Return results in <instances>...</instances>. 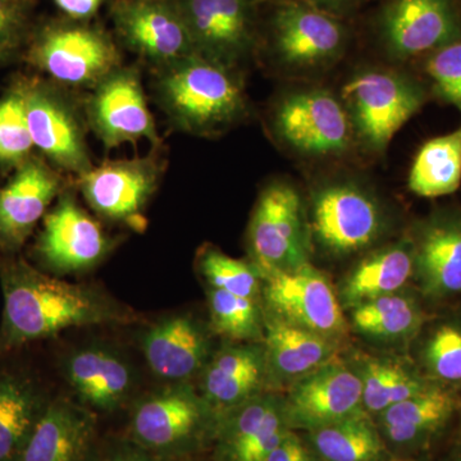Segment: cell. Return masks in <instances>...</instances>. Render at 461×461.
Returning <instances> with one entry per match:
<instances>
[{
  "instance_id": "6da1fadb",
  "label": "cell",
  "mask_w": 461,
  "mask_h": 461,
  "mask_svg": "<svg viewBox=\"0 0 461 461\" xmlns=\"http://www.w3.org/2000/svg\"><path fill=\"white\" fill-rule=\"evenodd\" d=\"M0 284L5 296L0 355L67 330L136 321L131 309L99 288L51 277L17 258L0 259Z\"/></svg>"
},
{
  "instance_id": "7a4b0ae2",
  "label": "cell",
  "mask_w": 461,
  "mask_h": 461,
  "mask_svg": "<svg viewBox=\"0 0 461 461\" xmlns=\"http://www.w3.org/2000/svg\"><path fill=\"white\" fill-rule=\"evenodd\" d=\"M157 91L172 122L195 135L221 131L245 112L244 93L229 67L198 53L160 68Z\"/></svg>"
},
{
  "instance_id": "3957f363",
  "label": "cell",
  "mask_w": 461,
  "mask_h": 461,
  "mask_svg": "<svg viewBox=\"0 0 461 461\" xmlns=\"http://www.w3.org/2000/svg\"><path fill=\"white\" fill-rule=\"evenodd\" d=\"M218 420L191 382L167 384L133 403L129 438L160 460H187L213 441Z\"/></svg>"
},
{
  "instance_id": "277c9868",
  "label": "cell",
  "mask_w": 461,
  "mask_h": 461,
  "mask_svg": "<svg viewBox=\"0 0 461 461\" xmlns=\"http://www.w3.org/2000/svg\"><path fill=\"white\" fill-rule=\"evenodd\" d=\"M353 131L369 149L382 151L397 131L420 111L423 91L393 72L357 74L342 89Z\"/></svg>"
},
{
  "instance_id": "5b68a950",
  "label": "cell",
  "mask_w": 461,
  "mask_h": 461,
  "mask_svg": "<svg viewBox=\"0 0 461 461\" xmlns=\"http://www.w3.org/2000/svg\"><path fill=\"white\" fill-rule=\"evenodd\" d=\"M248 244L250 262L260 275L309 263L304 211L294 187L276 182L260 194L249 224Z\"/></svg>"
},
{
  "instance_id": "8992f818",
  "label": "cell",
  "mask_w": 461,
  "mask_h": 461,
  "mask_svg": "<svg viewBox=\"0 0 461 461\" xmlns=\"http://www.w3.org/2000/svg\"><path fill=\"white\" fill-rule=\"evenodd\" d=\"M266 313L339 339L348 332L344 308L326 275L306 263L290 271L262 275Z\"/></svg>"
},
{
  "instance_id": "52a82bcc",
  "label": "cell",
  "mask_w": 461,
  "mask_h": 461,
  "mask_svg": "<svg viewBox=\"0 0 461 461\" xmlns=\"http://www.w3.org/2000/svg\"><path fill=\"white\" fill-rule=\"evenodd\" d=\"M111 238L71 193H62L48 212L35 245V257L45 271L57 276L90 271L112 253Z\"/></svg>"
},
{
  "instance_id": "ba28073f",
  "label": "cell",
  "mask_w": 461,
  "mask_h": 461,
  "mask_svg": "<svg viewBox=\"0 0 461 461\" xmlns=\"http://www.w3.org/2000/svg\"><path fill=\"white\" fill-rule=\"evenodd\" d=\"M30 59L68 86H96L121 67L120 51L107 33L83 25L47 27L33 42Z\"/></svg>"
},
{
  "instance_id": "9c48e42d",
  "label": "cell",
  "mask_w": 461,
  "mask_h": 461,
  "mask_svg": "<svg viewBox=\"0 0 461 461\" xmlns=\"http://www.w3.org/2000/svg\"><path fill=\"white\" fill-rule=\"evenodd\" d=\"M163 162L157 156L111 160L78 176L90 208L111 222L142 229V212L159 186Z\"/></svg>"
},
{
  "instance_id": "30bf717a",
  "label": "cell",
  "mask_w": 461,
  "mask_h": 461,
  "mask_svg": "<svg viewBox=\"0 0 461 461\" xmlns=\"http://www.w3.org/2000/svg\"><path fill=\"white\" fill-rule=\"evenodd\" d=\"M60 369L75 402L94 414L123 408L138 388V369L129 355L105 341L72 348L63 357Z\"/></svg>"
},
{
  "instance_id": "8fae6325",
  "label": "cell",
  "mask_w": 461,
  "mask_h": 461,
  "mask_svg": "<svg viewBox=\"0 0 461 461\" xmlns=\"http://www.w3.org/2000/svg\"><path fill=\"white\" fill-rule=\"evenodd\" d=\"M284 399L288 429L309 430L366 412L362 379L354 366L336 357L287 387Z\"/></svg>"
},
{
  "instance_id": "7c38bea8",
  "label": "cell",
  "mask_w": 461,
  "mask_h": 461,
  "mask_svg": "<svg viewBox=\"0 0 461 461\" xmlns=\"http://www.w3.org/2000/svg\"><path fill=\"white\" fill-rule=\"evenodd\" d=\"M384 229V215L371 195L348 184H335L315 193L312 230L315 241L335 256H348L371 247Z\"/></svg>"
},
{
  "instance_id": "4fadbf2b",
  "label": "cell",
  "mask_w": 461,
  "mask_h": 461,
  "mask_svg": "<svg viewBox=\"0 0 461 461\" xmlns=\"http://www.w3.org/2000/svg\"><path fill=\"white\" fill-rule=\"evenodd\" d=\"M86 115L91 129L108 149L140 140L160 142L136 69L120 67L94 86Z\"/></svg>"
},
{
  "instance_id": "5bb4252c",
  "label": "cell",
  "mask_w": 461,
  "mask_h": 461,
  "mask_svg": "<svg viewBox=\"0 0 461 461\" xmlns=\"http://www.w3.org/2000/svg\"><path fill=\"white\" fill-rule=\"evenodd\" d=\"M26 115L33 145L58 168L80 176L91 168L83 118L50 85L23 83Z\"/></svg>"
},
{
  "instance_id": "9a60e30c",
  "label": "cell",
  "mask_w": 461,
  "mask_h": 461,
  "mask_svg": "<svg viewBox=\"0 0 461 461\" xmlns=\"http://www.w3.org/2000/svg\"><path fill=\"white\" fill-rule=\"evenodd\" d=\"M112 14L124 44L159 68L196 53L176 2L115 0Z\"/></svg>"
},
{
  "instance_id": "2e32d148",
  "label": "cell",
  "mask_w": 461,
  "mask_h": 461,
  "mask_svg": "<svg viewBox=\"0 0 461 461\" xmlns=\"http://www.w3.org/2000/svg\"><path fill=\"white\" fill-rule=\"evenodd\" d=\"M275 126L282 140L308 156L341 153L353 135L345 105L324 90H306L282 100Z\"/></svg>"
},
{
  "instance_id": "e0dca14e",
  "label": "cell",
  "mask_w": 461,
  "mask_h": 461,
  "mask_svg": "<svg viewBox=\"0 0 461 461\" xmlns=\"http://www.w3.org/2000/svg\"><path fill=\"white\" fill-rule=\"evenodd\" d=\"M211 329L191 314H172L154 321L140 335L149 369L167 384L199 377L211 359Z\"/></svg>"
},
{
  "instance_id": "ac0fdd59",
  "label": "cell",
  "mask_w": 461,
  "mask_h": 461,
  "mask_svg": "<svg viewBox=\"0 0 461 461\" xmlns=\"http://www.w3.org/2000/svg\"><path fill=\"white\" fill-rule=\"evenodd\" d=\"M196 53L232 67L253 45L249 0H177Z\"/></svg>"
},
{
  "instance_id": "d6986e66",
  "label": "cell",
  "mask_w": 461,
  "mask_h": 461,
  "mask_svg": "<svg viewBox=\"0 0 461 461\" xmlns=\"http://www.w3.org/2000/svg\"><path fill=\"white\" fill-rule=\"evenodd\" d=\"M288 429L284 399L271 393L242 403L218 420L217 461H267Z\"/></svg>"
},
{
  "instance_id": "ffe728a7",
  "label": "cell",
  "mask_w": 461,
  "mask_h": 461,
  "mask_svg": "<svg viewBox=\"0 0 461 461\" xmlns=\"http://www.w3.org/2000/svg\"><path fill=\"white\" fill-rule=\"evenodd\" d=\"M62 177L39 158H29L0 190V254L16 253L62 194Z\"/></svg>"
},
{
  "instance_id": "44dd1931",
  "label": "cell",
  "mask_w": 461,
  "mask_h": 461,
  "mask_svg": "<svg viewBox=\"0 0 461 461\" xmlns=\"http://www.w3.org/2000/svg\"><path fill=\"white\" fill-rule=\"evenodd\" d=\"M272 30L275 50L288 66L324 65L345 47V29L335 16L300 0L282 3L273 17Z\"/></svg>"
},
{
  "instance_id": "7402d4cb",
  "label": "cell",
  "mask_w": 461,
  "mask_h": 461,
  "mask_svg": "<svg viewBox=\"0 0 461 461\" xmlns=\"http://www.w3.org/2000/svg\"><path fill=\"white\" fill-rule=\"evenodd\" d=\"M381 33L393 56L411 58L459 41L460 25L448 0H391Z\"/></svg>"
},
{
  "instance_id": "603a6c76",
  "label": "cell",
  "mask_w": 461,
  "mask_h": 461,
  "mask_svg": "<svg viewBox=\"0 0 461 461\" xmlns=\"http://www.w3.org/2000/svg\"><path fill=\"white\" fill-rule=\"evenodd\" d=\"M198 378L200 395L222 417L268 384L263 342H229L212 354Z\"/></svg>"
},
{
  "instance_id": "cb8c5ba5",
  "label": "cell",
  "mask_w": 461,
  "mask_h": 461,
  "mask_svg": "<svg viewBox=\"0 0 461 461\" xmlns=\"http://www.w3.org/2000/svg\"><path fill=\"white\" fill-rule=\"evenodd\" d=\"M96 423L75 400H51L17 461H95Z\"/></svg>"
},
{
  "instance_id": "d4e9b609",
  "label": "cell",
  "mask_w": 461,
  "mask_h": 461,
  "mask_svg": "<svg viewBox=\"0 0 461 461\" xmlns=\"http://www.w3.org/2000/svg\"><path fill=\"white\" fill-rule=\"evenodd\" d=\"M264 323L268 384L288 387L338 357V339L302 329L266 312Z\"/></svg>"
},
{
  "instance_id": "484cf974",
  "label": "cell",
  "mask_w": 461,
  "mask_h": 461,
  "mask_svg": "<svg viewBox=\"0 0 461 461\" xmlns=\"http://www.w3.org/2000/svg\"><path fill=\"white\" fill-rule=\"evenodd\" d=\"M414 249V276L432 297L461 291V215L433 218L421 227Z\"/></svg>"
},
{
  "instance_id": "4316f807",
  "label": "cell",
  "mask_w": 461,
  "mask_h": 461,
  "mask_svg": "<svg viewBox=\"0 0 461 461\" xmlns=\"http://www.w3.org/2000/svg\"><path fill=\"white\" fill-rule=\"evenodd\" d=\"M50 402L32 373L0 371V461H17Z\"/></svg>"
},
{
  "instance_id": "83f0119b",
  "label": "cell",
  "mask_w": 461,
  "mask_h": 461,
  "mask_svg": "<svg viewBox=\"0 0 461 461\" xmlns=\"http://www.w3.org/2000/svg\"><path fill=\"white\" fill-rule=\"evenodd\" d=\"M414 276V249L402 241L378 249L346 276L339 287V299L342 308L371 302L378 297L393 295Z\"/></svg>"
},
{
  "instance_id": "f1b7e54d",
  "label": "cell",
  "mask_w": 461,
  "mask_h": 461,
  "mask_svg": "<svg viewBox=\"0 0 461 461\" xmlns=\"http://www.w3.org/2000/svg\"><path fill=\"white\" fill-rule=\"evenodd\" d=\"M454 402L450 391L429 386L378 415L382 438L397 447L418 444L450 418Z\"/></svg>"
},
{
  "instance_id": "f546056e",
  "label": "cell",
  "mask_w": 461,
  "mask_h": 461,
  "mask_svg": "<svg viewBox=\"0 0 461 461\" xmlns=\"http://www.w3.org/2000/svg\"><path fill=\"white\" fill-rule=\"evenodd\" d=\"M354 368L362 379L363 406L369 415H379L430 386L408 364L395 357L363 355Z\"/></svg>"
},
{
  "instance_id": "4dcf8cb0",
  "label": "cell",
  "mask_w": 461,
  "mask_h": 461,
  "mask_svg": "<svg viewBox=\"0 0 461 461\" xmlns=\"http://www.w3.org/2000/svg\"><path fill=\"white\" fill-rule=\"evenodd\" d=\"M461 185V127L427 141L409 172L408 186L421 198L450 195Z\"/></svg>"
},
{
  "instance_id": "1f68e13d",
  "label": "cell",
  "mask_w": 461,
  "mask_h": 461,
  "mask_svg": "<svg viewBox=\"0 0 461 461\" xmlns=\"http://www.w3.org/2000/svg\"><path fill=\"white\" fill-rule=\"evenodd\" d=\"M313 451L324 461H379L384 442L368 412L311 432Z\"/></svg>"
},
{
  "instance_id": "d6a6232c",
  "label": "cell",
  "mask_w": 461,
  "mask_h": 461,
  "mask_svg": "<svg viewBox=\"0 0 461 461\" xmlns=\"http://www.w3.org/2000/svg\"><path fill=\"white\" fill-rule=\"evenodd\" d=\"M350 321L353 329L366 338L400 341L420 329L423 313L412 297L397 293L354 306Z\"/></svg>"
},
{
  "instance_id": "836d02e7",
  "label": "cell",
  "mask_w": 461,
  "mask_h": 461,
  "mask_svg": "<svg viewBox=\"0 0 461 461\" xmlns=\"http://www.w3.org/2000/svg\"><path fill=\"white\" fill-rule=\"evenodd\" d=\"M208 305L212 333L230 342H263L266 323L260 300L211 288Z\"/></svg>"
},
{
  "instance_id": "e575fe53",
  "label": "cell",
  "mask_w": 461,
  "mask_h": 461,
  "mask_svg": "<svg viewBox=\"0 0 461 461\" xmlns=\"http://www.w3.org/2000/svg\"><path fill=\"white\" fill-rule=\"evenodd\" d=\"M196 266L209 287L262 300L263 278L253 263L235 259L206 245L199 251Z\"/></svg>"
},
{
  "instance_id": "d590c367",
  "label": "cell",
  "mask_w": 461,
  "mask_h": 461,
  "mask_svg": "<svg viewBox=\"0 0 461 461\" xmlns=\"http://www.w3.org/2000/svg\"><path fill=\"white\" fill-rule=\"evenodd\" d=\"M33 147L27 123L25 90L20 83L0 99V163L23 165Z\"/></svg>"
},
{
  "instance_id": "8d00e7d4",
  "label": "cell",
  "mask_w": 461,
  "mask_h": 461,
  "mask_svg": "<svg viewBox=\"0 0 461 461\" xmlns=\"http://www.w3.org/2000/svg\"><path fill=\"white\" fill-rule=\"evenodd\" d=\"M424 360L437 378L460 382L461 329L454 324L438 327L427 341Z\"/></svg>"
},
{
  "instance_id": "74e56055",
  "label": "cell",
  "mask_w": 461,
  "mask_h": 461,
  "mask_svg": "<svg viewBox=\"0 0 461 461\" xmlns=\"http://www.w3.org/2000/svg\"><path fill=\"white\" fill-rule=\"evenodd\" d=\"M436 93L461 111V41L432 51L426 63Z\"/></svg>"
},
{
  "instance_id": "f35d334b",
  "label": "cell",
  "mask_w": 461,
  "mask_h": 461,
  "mask_svg": "<svg viewBox=\"0 0 461 461\" xmlns=\"http://www.w3.org/2000/svg\"><path fill=\"white\" fill-rule=\"evenodd\" d=\"M95 461H163L149 453L131 438L112 439L102 450H98Z\"/></svg>"
},
{
  "instance_id": "ab89813d",
  "label": "cell",
  "mask_w": 461,
  "mask_h": 461,
  "mask_svg": "<svg viewBox=\"0 0 461 461\" xmlns=\"http://www.w3.org/2000/svg\"><path fill=\"white\" fill-rule=\"evenodd\" d=\"M267 461H314V453L293 429H288Z\"/></svg>"
},
{
  "instance_id": "60d3db41",
  "label": "cell",
  "mask_w": 461,
  "mask_h": 461,
  "mask_svg": "<svg viewBox=\"0 0 461 461\" xmlns=\"http://www.w3.org/2000/svg\"><path fill=\"white\" fill-rule=\"evenodd\" d=\"M23 9L18 0H0V45L7 47L23 25Z\"/></svg>"
},
{
  "instance_id": "b9f144b4",
  "label": "cell",
  "mask_w": 461,
  "mask_h": 461,
  "mask_svg": "<svg viewBox=\"0 0 461 461\" xmlns=\"http://www.w3.org/2000/svg\"><path fill=\"white\" fill-rule=\"evenodd\" d=\"M60 11L74 20H86L96 14L102 0H56Z\"/></svg>"
},
{
  "instance_id": "7bdbcfd3",
  "label": "cell",
  "mask_w": 461,
  "mask_h": 461,
  "mask_svg": "<svg viewBox=\"0 0 461 461\" xmlns=\"http://www.w3.org/2000/svg\"><path fill=\"white\" fill-rule=\"evenodd\" d=\"M300 2L306 3V5L333 16V14L350 11L355 5H359L360 0H300Z\"/></svg>"
},
{
  "instance_id": "ee69618b",
  "label": "cell",
  "mask_w": 461,
  "mask_h": 461,
  "mask_svg": "<svg viewBox=\"0 0 461 461\" xmlns=\"http://www.w3.org/2000/svg\"><path fill=\"white\" fill-rule=\"evenodd\" d=\"M5 47H3V45H0V58H2L3 53H5Z\"/></svg>"
},
{
  "instance_id": "f6af8a7d",
  "label": "cell",
  "mask_w": 461,
  "mask_h": 461,
  "mask_svg": "<svg viewBox=\"0 0 461 461\" xmlns=\"http://www.w3.org/2000/svg\"><path fill=\"white\" fill-rule=\"evenodd\" d=\"M249 2H250V3H256V2H259V0H249Z\"/></svg>"
},
{
  "instance_id": "bcb514c9",
  "label": "cell",
  "mask_w": 461,
  "mask_h": 461,
  "mask_svg": "<svg viewBox=\"0 0 461 461\" xmlns=\"http://www.w3.org/2000/svg\"><path fill=\"white\" fill-rule=\"evenodd\" d=\"M182 461H187V460H182Z\"/></svg>"
}]
</instances>
